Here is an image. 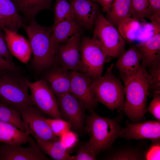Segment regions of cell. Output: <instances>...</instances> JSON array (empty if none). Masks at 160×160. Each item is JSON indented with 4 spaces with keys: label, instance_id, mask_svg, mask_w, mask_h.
I'll return each mask as SVG.
<instances>
[{
    "label": "cell",
    "instance_id": "obj_1",
    "mask_svg": "<svg viewBox=\"0 0 160 160\" xmlns=\"http://www.w3.org/2000/svg\"><path fill=\"white\" fill-rule=\"evenodd\" d=\"M22 26L28 38L33 54L31 64L35 71L40 73L57 65L55 48L51 39L52 26H42L33 19L28 25Z\"/></svg>",
    "mask_w": 160,
    "mask_h": 160
},
{
    "label": "cell",
    "instance_id": "obj_2",
    "mask_svg": "<svg viewBox=\"0 0 160 160\" xmlns=\"http://www.w3.org/2000/svg\"><path fill=\"white\" fill-rule=\"evenodd\" d=\"M150 80V75L140 65L135 74L124 81L125 99L123 110L132 123H139L144 118Z\"/></svg>",
    "mask_w": 160,
    "mask_h": 160
},
{
    "label": "cell",
    "instance_id": "obj_3",
    "mask_svg": "<svg viewBox=\"0 0 160 160\" xmlns=\"http://www.w3.org/2000/svg\"><path fill=\"white\" fill-rule=\"evenodd\" d=\"M119 118L112 119L102 116L95 111L87 117L85 122V131L89 137L87 143L96 156L110 148L119 137L122 129Z\"/></svg>",
    "mask_w": 160,
    "mask_h": 160
},
{
    "label": "cell",
    "instance_id": "obj_4",
    "mask_svg": "<svg viewBox=\"0 0 160 160\" xmlns=\"http://www.w3.org/2000/svg\"><path fill=\"white\" fill-rule=\"evenodd\" d=\"M112 66L103 76L92 79L91 87L97 102L113 111L123 109L125 98L124 87L111 72Z\"/></svg>",
    "mask_w": 160,
    "mask_h": 160
},
{
    "label": "cell",
    "instance_id": "obj_5",
    "mask_svg": "<svg viewBox=\"0 0 160 160\" xmlns=\"http://www.w3.org/2000/svg\"><path fill=\"white\" fill-rule=\"evenodd\" d=\"M28 81L20 73H4L0 77V103L14 108L21 105L33 106Z\"/></svg>",
    "mask_w": 160,
    "mask_h": 160
},
{
    "label": "cell",
    "instance_id": "obj_6",
    "mask_svg": "<svg viewBox=\"0 0 160 160\" xmlns=\"http://www.w3.org/2000/svg\"><path fill=\"white\" fill-rule=\"evenodd\" d=\"M92 38L97 41L111 57H118L124 51L125 42L115 26L98 14Z\"/></svg>",
    "mask_w": 160,
    "mask_h": 160
},
{
    "label": "cell",
    "instance_id": "obj_7",
    "mask_svg": "<svg viewBox=\"0 0 160 160\" xmlns=\"http://www.w3.org/2000/svg\"><path fill=\"white\" fill-rule=\"evenodd\" d=\"M80 54L85 73L92 79L102 76L104 64L111 57L97 41L86 36H81Z\"/></svg>",
    "mask_w": 160,
    "mask_h": 160
},
{
    "label": "cell",
    "instance_id": "obj_8",
    "mask_svg": "<svg viewBox=\"0 0 160 160\" xmlns=\"http://www.w3.org/2000/svg\"><path fill=\"white\" fill-rule=\"evenodd\" d=\"M28 84L33 105L53 118H62L56 96L45 80L28 81Z\"/></svg>",
    "mask_w": 160,
    "mask_h": 160
},
{
    "label": "cell",
    "instance_id": "obj_9",
    "mask_svg": "<svg viewBox=\"0 0 160 160\" xmlns=\"http://www.w3.org/2000/svg\"><path fill=\"white\" fill-rule=\"evenodd\" d=\"M14 109L19 111L37 142L52 140L57 138L53 134L45 117L38 108L33 106L23 105L17 106Z\"/></svg>",
    "mask_w": 160,
    "mask_h": 160
},
{
    "label": "cell",
    "instance_id": "obj_10",
    "mask_svg": "<svg viewBox=\"0 0 160 160\" xmlns=\"http://www.w3.org/2000/svg\"><path fill=\"white\" fill-rule=\"evenodd\" d=\"M81 36V31L79 32L55 49L59 65L68 71L85 73L80 54Z\"/></svg>",
    "mask_w": 160,
    "mask_h": 160
},
{
    "label": "cell",
    "instance_id": "obj_11",
    "mask_svg": "<svg viewBox=\"0 0 160 160\" xmlns=\"http://www.w3.org/2000/svg\"><path fill=\"white\" fill-rule=\"evenodd\" d=\"M55 96L61 118L69 122L77 131L85 130V122L87 116L83 105L69 92Z\"/></svg>",
    "mask_w": 160,
    "mask_h": 160
},
{
    "label": "cell",
    "instance_id": "obj_12",
    "mask_svg": "<svg viewBox=\"0 0 160 160\" xmlns=\"http://www.w3.org/2000/svg\"><path fill=\"white\" fill-rule=\"evenodd\" d=\"M71 85L69 93L90 113L95 111L98 102L91 87L92 78L87 74L69 71Z\"/></svg>",
    "mask_w": 160,
    "mask_h": 160
},
{
    "label": "cell",
    "instance_id": "obj_13",
    "mask_svg": "<svg viewBox=\"0 0 160 160\" xmlns=\"http://www.w3.org/2000/svg\"><path fill=\"white\" fill-rule=\"evenodd\" d=\"M126 127L122 128L119 137L127 140H137L148 139L153 143L160 139V121H148L133 124L125 121Z\"/></svg>",
    "mask_w": 160,
    "mask_h": 160
},
{
    "label": "cell",
    "instance_id": "obj_14",
    "mask_svg": "<svg viewBox=\"0 0 160 160\" xmlns=\"http://www.w3.org/2000/svg\"><path fill=\"white\" fill-rule=\"evenodd\" d=\"M26 147L4 143L0 147V160H49L34 141Z\"/></svg>",
    "mask_w": 160,
    "mask_h": 160
},
{
    "label": "cell",
    "instance_id": "obj_15",
    "mask_svg": "<svg viewBox=\"0 0 160 160\" xmlns=\"http://www.w3.org/2000/svg\"><path fill=\"white\" fill-rule=\"evenodd\" d=\"M9 50L13 56L22 63L26 64L31 58V49L28 40L17 32L9 30L2 26Z\"/></svg>",
    "mask_w": 160,
    "mask_h": 160
},
{
    "label": "cell",
    "instance_id": "obj_16",
    "mask_svg": "<svg viewBox=\"0 0 160 160\" xmlns=\"http://www.w3.org/2000/svg\"><path fill=\"white\" fill-rule=\"evenodd\" d=\"M72 6L77 20L81 26L90 31L98 15L97 2L92 0H67Z\"/></svg>",
    "mask_w": 160,
    "mask_h": 160
},
{
    "label": "cell",
    "instance_id": "obj_17",
    "mask_svg": "<svg viewBox=\"0 0 160 160\" xmlns=\"http://www.w3.org/2000/svg\"><path fill=\"white\" fill-rule=\"evenodd\" d=\"M118 58L114 66L123 81L134 76L139 70L141 56L135 45L131 46Z\"/></svg>",
    "mask_w": 160,
    "mask_h": 160
},
{
    "label": "cell",
    "instance_id": "obj_18",
    "mask_svg": "<svg viewBox=\"0 0 160 160\" xmlns=\"http://www.w3.org/2000/svg\"><path fill=\"white\" fill-rule=\"evenodd\" d=\"M45 79L55 95H58L69 92L71 79L69 71L57 64L49 68Z\"/></svg>",
    "mask_w": 160,
    "mask_h": 160
},
{
    "label": "cell",
    "instance_id": "obj_19",
    "mask_svg": "<svg viewBox=\"0 0 160 160\" xmlns=\"http://www.w3.org/2000/svg\"><path fill=\"white\" fill-rule=\"evenodd\" d=\"M135 46L141 55L140 65L144 68L160 63V34Z\"/></svg>",
    "mask_w": 160,
    "mask_h": 160
},
{
    "label": "cell",
    "instance_id": "obj_20",
    "mask_svg": "<svg viewBox=\"0 0 160 160\" xmlns=\"http://www.w3.org/2000/svg\"><path fill=\"white\" fill-rule=\"evenodd\" d=\"M0 25L17 32L23 25L19 11L12 0H0Z\"/></svg>",
    "mask_w": 160,
    "mask_h": 160
},
{
    "label": "cell",
    "instance_id": "obj_21",
    "mask_svg": "<svg viewBox=\"0 0 160 160\" xmlns=\"http://www.w3.org/2000/svg\"><path fill=\"white\" fill-rule=\"evenodd\" d=\"M81 26L76 17H74L62 21L52 27L51 39L55 48L81 31Z\"/></svg>",
    "mask_w": 160,
    "mask_h": 160
},
{
    "label": "cell",
    "instance_id": "obj_22",
    "mask_svg": "<svg viewBox=\"0 0 160 160\" xmlns=\"http://www.w3.org/2000/svg\"><path fill=\"white\" fill-rule=\"evenodd\" d=\"M26 132L15 126L0 121V142L13 145H21L34 141Z\"/></svg>",
    "mask_w": 160,
    "mask_h": 160
},
{
    "label": "cell",
    "instance_id": "obj_23",
    "mask_svg": "<svg viewBox=\"0 0 160 160\" xmlns=\"http://www.w3.org/2000/svg\"><path fill=\"white\" fill-rule=\"evenodd\" d=\"M105 12L107 20L118 26L123 20L132 17L131 0H114Z\"/></svg>",
    "mask_w": 160,
    "mask_h": 160
},
{
    "label": "cell",
    "instance_id": "obj_24",
    "mask_svg": "<svg viewBox=\"0 0 160 160\" xmlns=\"http://www.w3.org/2000/svg\"><path fill=\"white\" fill-rule=\"evenodd\" d=\"M19 12L28 18L34 19L36 15L43 10L50 9L53 0H12Z\"/></svg>",
    "mask_w": 160,
    "mask_h": 160
},
{
    "label": "cell",
    "instance_id": "obj_25",
    "mask_svg": "<svg viewBox=\"0 0 160 160\" xmlns=\"http://www.w3.org/2000/svg\"><path fill=\"white\" fill-rule=\"evenodd\" d=\"M44 153L55 160H71V156L60 141L59 138L51 140L41 141L36 143Z\"/></svg>",
    "mask_w": 160,
    "mask_h": 160
},
{
    "label": "cell",
    "instance_id": "obj_26",
    "mask_svg": "<svg viewBox=\"0 0 160 160\" xmlns=\"http://www.w3.org/2000/svg\"><path fill=\"white\" fill-rule=\"evenodd\" d=\"M0 121L9 124L23 131L31 132L18 111L4 104L0 103Z\"/></svg>",
    "mask_w": 160,
    "mask_h": 160
},
{
    "label": "cell",
    "instance_id": "obj_27",
    "mask_svg": "<svg viewBox=\"0 0 160 160\" xmlns=\"http://www.w3.org/2000/svg\"><path fill=\"white\" fill-rule=\"evenodd\" d=\"M141 24V21L137 19L132 17L128 18L119 24L118 31L123 38L131 44L136 40Z\"/></svg>",
    "mask_w": 160,
    "mask_h": 160
},
{
    "label": "cell",
    "instance_id": "obj_28",
    "mask_svg": "<svg viewBox=\"0 0 160 160\" xmlns=\"http://www.w3.org/2000/svg\"><path fill=\"white\" fill-rule=\"evenodd\" d=\"M53 27L64 20L76 17L73 8L67 0H56L54 8Z\"/></svg>",
    "mask_w": 160,
    "mask_h": 160
},
{
    "label": "cell",
    "instance_id": "obj_29",
    "mask_svg": "<svg viewBox=\"0 0 160 160\" xmlns=\"http://www.w3.org/2000/svg\"><path fill=\"white\" fill-rule=\"evenodd\" d=\"M144 159V154L135 148L119 149L111 154L106 158L110 160H141Z\"/></svg>",
    "mask_w": 160,
    "mask_h": 160
},
{
    "label": "cell",
    "instance_id": "obj_30",
    "mask_svg": "<svg viewBox=\"0 0 160 160\" xmlns=\"http://www.w3.org/2000/svg\"><path fill=\"white\" fill-rule=\"evenodd\" d=\"M160 34V25L155 22L141 21V27L136 40L142 42Z\"/></svg>",
    "mask_w": 160,
    "mask_h": 160
},
{
    "label": "cell",
    "instance_id": "obj_31",
    "mask_svg": "<svg viewBox=\"0 0 160 160\" xmlns=\"http://www.w3.org/2000/svg\"><path fill=\"white\" fill-rule=\"evenodd\" d=\"M132 17L140 21L145 20L148 15L149 0H131Z\"/></svg>",
    "mask_w": 160,
    "mask_h": 160
},
{
    "label": "cell",
    "instance_id": "obj_32",
    "mask_svg": "<svg viewBox=\"0 0 160 160\" xmlns=\"http://www.w3.org/2000/svg\"><path fill=\"white\" fill-rule=\"evenodd\" d=\"M45 120L53 134L57 137H60L70 130L72 127L69 122L61 118L51 119L45 118Z\"/></svg>",
    "mask_w": 160,
    "mask_h": 160
},
{
    "label": "cell",
    "instance_id": "obj_33",
    "mask_svg": "<svg viewBox=\"0 0 160 160\" xmlns=\"http://www.w3.org/2000/svg\"><path fill=\"white\" fill-rule=\"evenodd\" d=\"M150 73V80L148 86V95L152 92H160V63L148 68Z\"/></svg>",
    "mask_w": 160,
    "mask_h": 160
},
{
    "label": "cell",
    "instance_id": "obj_34",
    "mask_svg": "<svg viewBox=\"0 0 160 160\" xmlns=\"http://www.w3.org/2000/svg\"><path fill=\"white\" fill-rule=\"evenodd\" d=\"M96 156L86 143L79 149L75 155L71 156V160H95Z\"/></svg>",
    "mask_w": 160,
    "mask_h": 160
},
{
    "label": "cell",
    "instance_id": "obj_35",
    "mask_svg": "<svg viewBox=\"0 0 160 160\" xmlns=\"http://www.w3.org/2000/svg\"><path fill=\"white\" fill-rule=\"evenodd\" d=\"M59 137L60 141L68 150L74 147L79 140L77 133L70 130L65 132Z\"/></svg>",
    "mask_w": 160,
    "mask_h": 160
},
{
    "label": "cell",
    "instance_id": "obj_36",
    "mask_svg": "<svg viewBox=\"0 0 160 160\" xmlns=\"http://www.w3.org/2000/svg\"><path fill=\"white\" fill-rule=\"evenodd\" d=\"M148 19L151 22L160 24V0H149Z\"/></svg>",
    "mask_w": 160,
    "mask_h": 160
},
{
    "label": "cell",
    "instance_id": "obj_37",
    "mask_svg": "<svg viewBox=\"0 0 160 160\" xmlns=\"http://www.w3.org/2000/svg\"><path fill=\"white\" fill-rule=\"evenodd\" d=\"M147 111L152 114L157 120L160 121V92H156Z\"/></svg>",
    "mask_w": 160,
    "mask_h": 160
},
{
    "label": "cell",
    "instance_id": "obj_38",
    "mask_svg": "<svg viewBox=\"0 0 160 160\" xmlns=\"http://www.w3.org/2000/svg\"><path fill=\"white\" fill-rule=\"evenodd\" d=\"M2 30L0 27V55L6 60L14 63L12 56L7 47L4 33L2 32Z\"/></svg>",
    "mask_w": 160,
    "mask_h": 160
},
{
    "label": "cell",
    "instance_id": "obj_39",
    "mask_svg": "<svg viewBox=\"0 0 160 160\" xmlns=\"http://www.w3.org/2000/svg\"><path fill=\"white\" fill-rule=\"evenodd\" d=\"M0 70L3 71L20 73V68L14 63L10 62L0 55Z\"/></svg>",
    "mask_w": 160,
    "mask_h": 160
},
{
    "label": "cell",
    "instance_id": "obj_40",
    "mask_svg": "<svg viewBox=\"0 0 160 160\" xmlns=\"http://www.w3.org/2000/svg\"><path fill=\"white\" fill-rule=\"evenodd\" d=\"M153 143V144L144 154V159L146 160L160 159L159 142Z\"/></svg>",
    "mask_w": 160,
    "mask_h": 160
},
{
    "label": "cell",
    "instance_id": "obj_41",
    "mask_svg": "<svg viewBox=\"0 0 160 160\" xmlns=\"http://www.w3.org/2000/svg\"><path fill=\"white\" fill-rule=\"evenodd\" d=\"M114 1V0H96V1L99 3L102 6L103 12H105Z\"/></svg>",
    "mask_w": 160,
    "mask_h": 160
},
{
    "label": "cell",
    "instance_id": "obj_42",
    "mask_svg": "<svg viewBox=\"0 0 160 160\" xmlns=\"http://www.w3.org/2000/svg\"><path fill=\"white\" fill-rule=\"evenodd\" d=\"M5 72L0 70V77Z\"/></svg>",
    "mask_w": 160,
    "mask_h": 160
},
{
    "label": "cell",
    "instance_id": "obj_43",
    "mask_svg": "<svg viewBox=\"0 0 160 160\" xmlns=\"http://www.w3.org/2000/svg\"><path fill=\"white\" fill-rule=\"evenodd\" d=\"M96 0H94V1H96Z\"/></svg>",
    "mask_w": 160,
    "mask_h": 160
},
{
    "label": "cell",
    "instance_id": "obj_44",
    "mask_svg": "<svg viewBox=\"0 0 160 160\" xmlns=\"http://www.w3.org/2000/svg\"><path fill=\"white\" fill-rule=\"evenodd\" d=\"M0 27H1V26H0Z\"/></svg>",
    "mask_w": 160,
    "mask_h": 160
},
{
    "label": "cell",
    "instance_id": "obj_45",
    "mask_svg": "<svg viewBox=\"0 0 160 160\" xmlns=\"http://www.w3.org/2000/svg\"><path fill=\"white\" fill-rule=\"evenodd\" d=\"M92 0L94 1V0Z\"/></svg>",
    "mask_w": 160,
    "mask_h": 160
}]
</instances>
